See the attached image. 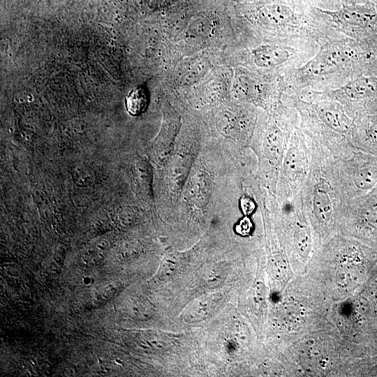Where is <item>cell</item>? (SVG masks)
<instances>
[{"instance_id": "7c38bea8", "label": "cell", "mask_w": 377, "mask_h": 377, "mask_svg": "<svg viewBox=\"0 0 377 377\" xmlns=\"http://www.w3.org/2000/svg\"><path fill=\"white\" fill-rule=\"evenodd\" d=\"M285 168L289 175H295L301 170V155L297 149L288 150L285 160Z\"/></svg>"}, {"instance_id": "8fae6325", "label": "cell", "mask_w": 377, "mask_h": 377, "mask_svg": "<svg viewBox=\"0 0 377 377\" xmlns=\"http://www.w3.org/2000/svg\"><path fill=\"white\" fill-rule=\"evenodd\" d=\"M295 244L299 254L302 257L308 256L311 240L309 232L303 228H299L295 235Z\"/></svg>"}, {"instance_id": "9a60e30c", "label": "cell", "mask_w": 377, "mask_h": 377, "mask_svg": "<svg viewBox=\"0 0 377 377\" xmlns=\"http://www.w3.org/2000/svg\"><path fill=\"white\" fill-rule=\"evenodd\" d=\"M255 203L248 198H244L241 200V207L244 213L246 215L251 214L255 209Z\"/></svg>"}, {"instance_id": "30bf717a", "label": "cell", "mask_w": 377, "mask_h": 377, "mask_svg": "<svg viewBox=\"0 0 377 377\" xmlns=\"http://www.w3.org/2000/svg\"><path fill=\"white\" fill-rule=\"evenodd\" d=\"M147 103V94L141 87L133 88L126 96V108L131 115H140L145 110Z\"/></svg>"}, {"instance_id": "2e32d148", "label": "cell", "mask_w": 377, "mask_h": 377, "mask_svg": "<svg viewBox=\"0 0 377 377\" xmlns=\"http://www.w3.org/2000/svg\"><path fill=\"white\" fill-rule=\"evenodd\" d=\"M273 268L274 269V272L276 273L277 276H283V274H285L286 268L285 261L279 256L274 261Z\"/></svg>"}, {"instance_id": "8992f818", "label": "cell", "mask_w": 377, "mask_h": 377, "mask_svg": "<svg viewBox=\"0 0 377 377\" xmlns=\"http://www.w3.org/2000/svg\"><path fill=\"white\" fill-rule=\"evenodd\" d=\"M262 20L273 27L290 24L294 15L290 7L283 5H272L264 8L260 13Z\"/></svg>"}, {"instance_id": "7a4b0ae2", "label": "cell", "mask_w": 377, "mask_h": 377, "mask_svg": "<svg viewBox=\"0 0 377 377\" xmlns=\"http://www.w3.org/2000/svg\"><path fill=\"white\" fill-rule=\"evenodd\" d=\"M323 12L348 25L365 31L377 26V10L369 3L345 6L334 12L325 10Z\"/></svg>"}, {"instance_id": "4fadbf2b", "label": "cell", "mask_w": 377, "mask_h": 377, "mask_svg": "<svg viewBox=\"0 0 377 377\" xmlns=\"http://www.w3.org/2000/svg\"><path fill=\"white\" fill-rule=\"evenodd\" d=\"M226 274L222 267L212 268L205 276V283L209 288H216L225 280Z\"/></svg>"}, {"instance_id": "e0dca14e", "label": "cell", "mask_w": 377, "mask_h": 377, "mask_svg": "<svg viewBox=\"0 0 377 377\" xmlns=\"http://www.w3.org/2000/svg\"><path fill=\"white\" fill-rule=\"evenodd\" d=\"M237 232L240 234L245 235L250 232L251 228V223L250 220L245 217L240 221L239 224L237 226Z\"/></svg>"}, {"instance_id": "ba28073f", "label": "cell", "mask_w": 377, "mask_h": 377, "mask_svg": "<svg viewBox=\"0 0 377 377\" xmlns=\"http://www.w3.org/2000/svg\"><path fill=\"white\" fill-rule=\"evenodd\" d=\"M211 308L212 302L209 298H198L186 307L182 313V318L187 323L199 322L207 317Z\"/></svg>"}, {"instance_id": "5bb4252c", "label": "cell", "mask_w": 377, "mask_h": 377, "mask_svg": "<svg viewBox=\"0 0 377 377\" xmlns=\"http://www.w3.org/2000/svg\"><path fill=\"white\" fill-rule=\"evenodd\" d=\"M236 88L239 91V93L244 96H249L252 94L254 85L252 80L250 79L242 77L238 79Z\"/></svg>"}, {"instance_id": "5b68a950", "label": "cell", "mask_w": 377, "mask_h": 377, "mask_svg": "<svg viewBox=\"0 0 377 377\" xmlns=\"http://www.w3.org/2000/svg\"><path fill=\"white\" fill-rule=\"evenodd\" d=\"M361 223L367 231L377 232V190L367 195L359 207Z\"/></svg>"}, {"instance_id": "6da1fadb", "label": "cell", "mask_w": 377, "mask_h": 377, "mask_svg": "<svg viewBox=\"0 0 377 377\" xmlns=\"http://www.w3.org/2000/svg\"><path fill=\"white\" fill-rule=\"evenodd\" d=\"M357 52L338 46L322 48L317 55L309 62L305 70L313 75H324L334 71L356 56Z\"/></svg>"}, {"instance_id": "3957f363", "label": "cell", "mask_w": 377, "mask_h": 377, "mask_svg": "<svg viewBox=\"0 0 377 377\" xmlns=\"http://www.w3.org/2000/svg\"><path fill=\"white\" fill-rule=\"evenodd\" d=\"M253 56L257 66L271 68L286 62L290 57V52L279 45H266L254 49Z\"/></svg>"}, {"instance_id": "277c9868", "label": "cell", "mask_w": 377, "mask_h": 377, "mask_svg": "<svg viewBox=\"0 0 377 377\" xmlns=\"http://www.w3.org/2000/svg\"><path fill=\"white\" fill-rule=\"evenodd\" d=\"M353 182L356 188L369 191L377 186V161L366 158L355 170Z\"/></svg>"}, {"instance_id": "52a82bcc", "label": "cell", "mask_w": 377, "mask_h": 377, "mask_svg": "<svg viewBox=\"0 0 377 377\" xmlns=\"http://www.w3.org/2000/svg\"><path fill=\"white\" fill-rule=\"evenodd\" d=\"M319 117L329 128L338 133H346L351 126L348 116L339 109L323 108L319 112Z\"/></svg>"}, {"instance_id": "9c48e42d", "label": "cell", "mask_w": 377, "mask_h": 377, "mask_svg": "<svg viewBox=\"0 0 377 377\" xmlns=\"http://www.w3.org/2000/svg\"><path fill=\"white\" fill-rule=\"evenodd\" d=\"M313 212L320 221H330L332 215V204L329 195L324 190L316 189L313 198Z\"/></svg>"}]
</instances>
